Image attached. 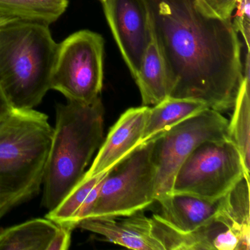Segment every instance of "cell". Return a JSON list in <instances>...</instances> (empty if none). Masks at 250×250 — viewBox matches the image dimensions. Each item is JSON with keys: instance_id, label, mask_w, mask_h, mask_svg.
Here are the masks:
<instances>
[{"instance_id": "10", "label": "cell", "mask_w": 250, "mask_h": 250, "mask_svg": "<svg viewBox=\"0 0 250 250\" xmlns=\"http://www.w3.org/2000/svg\"><path fill=\"white\" fill-rule=\"evenodd\" d=\"M152 233L165 250H249L239 235L217 217L194 230L181 232L165 223L160 216L151 218Z\"/></svg>"}, {"instance_id": "19", "label": "cell", "mask_w": 250, "mask_h": 250, "mask_svg": "<svg viewBox=\"0 0 250 250\" xmlns=\"http://www.w3.org/2000/svg\"><path fill=\"white\" fill-rule=\"evenodd\" d=\"M69 0H0V18L49 26L67 11Z\"/></svg>"}, {"instance_id": "26", "label": "cell", "mask_w": 250, "mask_h": 250, "mask_svg": "<svg viewBox=\"0 0 250 250\" xmlns=\"http://www.w3.org/2000/svg\"><path fill=\"white\" fill-rule=\"evenodd\" d=\"M101 2H103L104 0H100Z\"/></svg>"}, {"instance_id": "23", "label": "cell", "mask_w": 250, "mask_h": 250, "mask_svg": "<svg viewBox=\"0 0 250 250\" xmlns=\"http://www.w3.org/2000/svg\"><path fill=\"white\" fill-rule=\"evenodd\" d=\"M74 228L66 224L58 225V229L49 243L47 250H66L71 243V234Z\"/></svg>"}, {"instance_id": "2", "label": "cell", "mask_w": 250, "mask_h": 250, "mask_svg": "<svg viewBox=\"0 0 250 250\" xmlns=\"http://www.w3.org/2000/svg\"><path fill=\"white\" fill-rule=\"evenodd\" d=\"M56 112L43 179L42 203L49 211L80 184L104 142V108L100 97L89 104L68 101L58 104Z\"/></svg>"}, {"instance_id": "24", "label": "cell", "mask_w": 250, "mask_h": 250, "mask_svg": "<svg viewBox=\"0 0 250 250\" xmlns=\"http://www.w3.org/2000/svg\"><path fill=\"white\" fill-rule=\"evenodd\" d=\"M13 110L14 109L10 104L6 96H5L2 88L0 87V123L5 119L13 112Z\"/></svg>"}, {"instance_id": "16", "label": "cell", "mask_w": 250, "mask_h": 250, "mask_svg": "<svg viewBox=\"0 0 250 250\" xmlns=\"http://www.w3.org/2000/svg\"><path fill=\"white\" fill-rule=\"evenodd\" d=\"M244 78L240 86L233 114L228 125L229 139L235 145L242 158L247 173L250 169V52L246 54Z\"/></svg>"}, {"instance_id": "27", "label": "cell", "mask_w": 250, "mask_h": 250, "mask_svg": "<svg viewBox=\"0 0 250 250\" xmlns=\"http://www.w3.org/2000/svg\"></svg>"}, {"instance_id": "3", "label": "cell", "mask_w": 250, "mask_h": 250, "mask_svg": "<svg viewBox=\"0 0 250 250\" xmlns=\"http://www.w3.org/2000/svg\"><path fill=\"white\" fill-rule=\"evenodd\" d=\"M53 128L46 114L13 112L0 123V219L39 194Z\"/></svg>"}, {"instance_id": "12", "label": "cell", "mask_w": 250, "mask_h": 250, "mask_svg": "<svg viewBox=\"0 0 250 250\" xmlns=\"http://www.w3.org/2000/svg\"><path fill=\"white\" fill-rule=\"evenodd\" d=\"M122 217L85 218L77 227L131 250H165L152 233L151 220L145 216L143 210Z\"/></svg>"}, {"instance_id": "4", "label": "cell", "mask_w": 250, "mask_h": 250, "mask_svg": "<svg viewBox=\"0 0 250 250\" xmlns=\"http://www.w3.org/2000/svg\"><path fill=\"white\" fill-rule=\"evenodd\" d=\"M57 48L46 24L13 21L0 27V87L13 109H34L51 90Z\"/></svg>"}, {"instance_id": "15", "label": "cell", "mask_w": 250, "mask_h": 250, "mask_svg": "<svg viewBox=\"0 0 250 250\" xmlns=\"http://www.w3.org/2000/svg\"><path fill=\"white\" fill-rule=\"evenodd\" d=\"M208 106L191 99L167 97L149 109L141 144ZM210 109V108H209Z\"/></svg>"}, {"instance_id": "13", "label": "cell", "mask_w": 250, "mask_h": 250, "mask_svg": "<svg viewBox=\"0 0 250 250\" xmlns=\"http://www.w3.org/2000/svg\"><path fill=\"white\" fill-rule=\"evenodd\" d=\"M220 200H208L191 194L172 193L156 200L160 206L157 214L171 228L188 232L216 217Z\"/></svg>"}, {"instance_id": "7", "label": "cell", "mask_w": 250, "mask_h": 250, "mask_svg": "<svg viewBox=\"0 0 250 250\" xmlns=\"http://www.w3.org/2000/svg\"><path fill=\"white\" fill-rule=\"evenodd\" d=\"M244 176L250 178V174L233 143L229 138L210 140L196 147L181 164L172 193L217 200Z\"/></svg>"}, {"instance_id": "22", "label": "cell", "mask_w": 250, "mask_h": 250, "mask_svg": "<svg viewBox=\"0 0 250 250\" xmlns=\"http://www.w3.org/2000/svg\"><path fill=\"white\" fill-rule=\"evenodd\" d=\"M232 24L237 33H239L245 42L247 52L250 49V0H238Z\"/></svg>"}, {"instance_id": "11", "label": "cell", "mask_w": 250, "mask_h": 250, "mask_svg": "<svg viewBox=\"0 0 250 250\" xmlns=\"http://www.w3.org/2000/svg\"><path fill=\"white\" fill-rule=\"evenodd\" d=\"M150 106L130 108L120 117L99 147L83 181L113 169L141 144Z\"/></svg>"}, {"instance_id": "6", "label": "cell", "mask_w": 250, "mask_h": 250, "mask_svg": "<svg viewBox=\"0 0 250 250\" xmlns=\"http://www.w3.org/2000/svg\"><path fill=\"white\" fill-rule=\"evenodd\" d=\"M104 40L96 32H75L58 43L51 90L68 101L89 104L100 97L104 81Z\"/></svg>"}, {"instance_id": "1", "label": "cell", "mask_w": 250, "mask_h": 250, "mask_svg": "<svg viewBox=\"0 0 250 250\" xmlns=\"http://www.w3.org/2000/svg\"><path fill=\"white\" fill-rule=\"evenodd\" d=\"M165 58L169 97L210 109L233 108L244 78L241 43L231 20L203 14L196 0H141Z\"/></svg>"}, {"instance_id": "14", "label": "cell", "mask_w": 250, "mask_h": 250, "mask_svg": "<svg viewBox=\"0 0 250 250\" xmlns=\"http://www.w3.org/2000/svg\"><path fill=\"white\" fill-rule=\"evenodd\" d=\"M133 78L140 90L143 106H154L169 97L170 87L167 68L150 27L148 43L138 71Z\"/></svg>"}, {"instance_id": "21", "label": "cell", "mask_w": 250, "mask_h": 250, "mask_svg": "<svg viewBox=\"0 0 250 250\" xmlns=\"http://www.w3.org/2000/svg\"><path fill=\"white\" fill-rule=\"evenodd\" d=\"M238 0H196L199 9L208 17L227 20L232 18Z\"/></svg>"}, {"instance_id": "8", "label": "cell", "mask_w": 250, "mask_h": 250, "mask_svg": "<svg viewBox=\"0 0 250 250\" xmlns=\"http://www.w3.org/2000/svg\"><path fill=\"white\" fill-rule=\"evenodd\" d=\"M228 125L229 121L220 112L208 108L152 138L156 201L172 193L177 171L196 147L204 142L229 138Z\"/></svg>"}, {"instance_id": "18", "label": "cell", "mask_w": 250, "mask_h": 250, "mask_svg": "<svg viewBox=\"0 0 250 250\" xmlns=\"http://www.w3.org/2000/svg\"><path fill=\"white\" fill-rule=\"evenodd\" d=\"M250 178H241L220 200L216 217L250 245Z\"/></svg>"}, {"instance_id": "9", "label": "cell", "mask_w": 250, "mask_h": 250, "mask_svg": "<svg viewBox=\"0 0 250 250\" xmlns=\"http://www.w3.org/2000/svg\"><path fill=\"white\" fill-rule=\"evenodd\" d=\"M102 4L115 42L134 77L150 38L146 9L141 0H104Z\"/></svg>"}, {"instance_id": "17", "label": "cell", "mask_w": 250, "mask_h": 250, "mask_svg": "<svg viewBox=\"0 0 250 250\" xmlns=\"http://www.w3.org/2000/svg\"><path fill=\"white\" fill-rule=\"evenodd\" d=\"M58 225L49 219H34L0 232V250H47Z\"/></svg>"}, {"instance_id": "5", "label": "cell", "mask_w": 250, "mask_h": 250, "mask_svg": "<svg viewBox=\"0 0 250 250\" xmlns=\"http://www.w3.org/2000/svg\"><path fill=\"white\" fill-rule=\"evenodd\" d=\"M153 140L137 146L108 172L89 217L129 216L156 201Z\"/></svg>"}, {"instance_id": "25", "label": "cell", "mask_w": 250, "mask_h": 250, "mask_svg": "<svg viewBox=\"0 0 250 250\" xmlns=\"http://www.w3.org/2000/svg\"><path fill=\"white\" fill-rule=\"evenodd\" d=\"M13 21H17L15 20H11V19L0 18V27L8 24V23L11 22Z\"/></svg>"}, {"instance_id": "20", "label": "cell", "mask_w": 250, "mask_h": 250, "mask_svg": "<svg viewBox=\"0 0 250 250\" xmlns=\"http://www.w3.org/2000/svg\"><path fill=\"white\" fill-rule=\"evenodd\" d=\"M109 171L85 181L82 180L55 208L49 210L46 215V219H50L57 225L66 224L70 225L92 188Z\"/></svg>"}]
</instances>
